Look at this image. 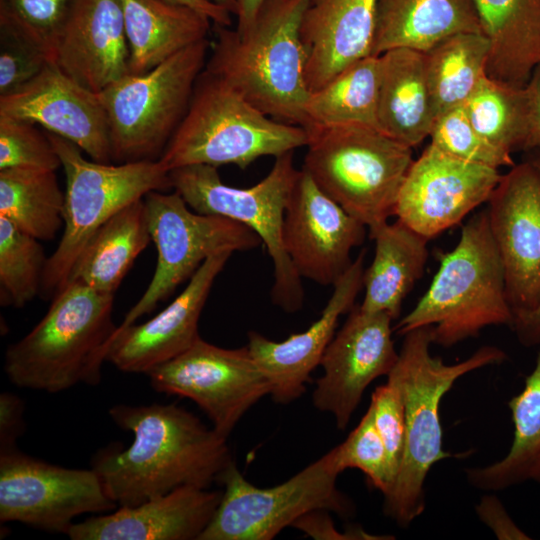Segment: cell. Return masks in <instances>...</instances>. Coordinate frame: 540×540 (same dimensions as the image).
Returning a JSON list of instances; mask_svg holds the SVG:
<instances>
[{
	"label": "cell",
	"instance_id": "cell-1",
	"mask_svg": "<svg viewBox=\"0 0 540 540\" xmlns=\"http://www.w3.org/2000/svg\"><path fill=\"white\" fill-rule=\"evenodd\" d=\"M113 421L134 435L98 451L92 468L117 506H135L184 486L207 489L233 463L227 437L174 404L116 405Z\"/></svg>",
	"mask_w": 540,
	"mask_h": 540
},
{
	"label": "cell",
	"instance_id": "cell-2",
	"mask_svg": "<svg viewBox=\"0 0 540 540\" xmlns=\"http://www.w3.org/2000/svg\"><path fill=\"white\" fill-rule=\"evenodd\" d=\"M309 0H264L244 31L215 26L205 69L265 115L305 126L310 95L301 22Z\"/></svg>",
	"mask_w": 540,
	"mask_h": 540
},
{
	"label": "cell",
	"instance_id": "cell-3",
	"mask_svg": "<svg viewBox=\"0 0 540 540\" xmlns=\"http://www.w3.org/2000/svg\"><path fill=\"white\" fill-rule=\"evenodd\" d=\"M398 359L387 375L399 387L405 407V444L391 491L384 496V513L402 528L425 510L424 483L432 466L453 455L443 450L440 403L465 374L506 359L495 346H483L464 361L445 364L433 357L432 326L407 332Z\"/></svg>",
	"mask_w": 540,
	"mask_h": 540
},
{
	"label": "cell",
	"instance_id": "cell-4",
	"mask_svg": "<svg viewBox=\"0 0 540 540\" xmlns=\"http://www.w3.org/2000/svg\"><path fill=\"white\" fill-rule=\"evenodd\" d=\"M115 294L69 281L39 323L5 353L4 370L17 387L57 393L97 385L117 326Z\"/></svg>",
	"mask_w": 540,
	"mask_h": 540
},
{
	"label": "cell",
	"instance_id": "cell-5",
	"mask_svg": "<svg viewBox=\"0 0 540 540\" xmlns=\"http://www.w3.org/2000/svg\"><path fill=\"white\" fill-rule=\"evenodd\" d=\"M513 318L504 267L484 209L464 224L455 248L440 255L428 290L394 329L403 336L432 326L433 344L451 347L488 326L511 327Z\"/></svg>",
	"mask_w": 540,
	"mask_h": 540
},
{
	"label": "cell",
	"instance_id": "cell-6",
	"mask_svg": "<svg viewBox=\"0 0 540 540\" xmlns=\"http://www.w3.org/2000/svg\"><path fill=\"white\" fill-rule=\"evenodd\" d=\"M303 126L277 121L205 68L188 111L158 159L167 171L205 164L241 169L263 156H280L306 146Z\"/></svg>",
	"mask_w": 540,
	"mask_h": 540
},
{
	"label": "cell",
	"instance_id": "cell-7",
	"mask_svg": "<svg viewBox=\"0 0 540 540\" xmlns=\"http://www.w3.org/2000/svg\"><path fill=\"white\" fill-rule=\"evenodd\" d=\"M304 128L308 140L302 169L319 189L368 230L388 222L413 148L370 126Z\"/></svg>",
	"mask_w": 540,
	"mask_h": 540
},
{
	"label": "cell",
	"instance_id": "cell-8",
	"mask_svg": "<svg viewBox=\"0 0 540 540\" xmlns=\"http://www.w3.org/2000/svg\"><path fill=\"white\" fill-rule=\"evenodd\" d=\"M66 177L64 231L48 257L41 292L54 297L90 237L107 220L151 191L171 188L169 171L159 160L100 163L83 156L72 142L47 132Z\"/></svg>",
	"mask_w": 540,
	"mask_h": 540
},
{
	"label": "cell",
	"instance_id": "cell-9",
	"mask_svg": "<svg viewBox=\"0 0 540 540\" xmlns=\"http://www.w3.org/2000/svg\"><path fill=\"white\" fill-rule=\"evenodd\" d=\"M210 42L201 40L142 74H128L99 93L112 161L158 160L183 121Z\"/></svg>",
	"mask_w": 540,
	"mask_h": 540
},
{
	"label": "cell",
	"instance_id": "cell-10",
	"mask_svg": "<svg viewBox=\"0 0 540 540\" xmlns=\"http://www.w3.org/2000/svg\"><path fill=\"white\" fill-rule=\"evenodd\" d=\"M293 152L275 157L269 173L248 188L226 185L217 167L194 164L169 171L171 188L195 212L222 216L253 230L265 245L274 266L271 297L286 312L301 309L304 290L301 277L284 250V213L300 170Z\"/></svg>",
	"mask_w": 540,
	"mask_h": 540
},
{
	"label": "cell",
	"instance_id": "cell-11",
	"mask_svg": "<svg viewBox=\"0 0 540 540\" xmlns=\"http://www.w3.org/2000/svg\"><path fill=\"white\" fill-rule=\"evenodd\" d=\"M339 474L329 451L282 484L259 488L232 463L219 479L220 503L198 540H270L314 510L347 515L351 505L337 490Z\"/></svg>",
	"mask_w": 540,
	"mask_h": 540
},
{
	"label": "cell",
	"instance_id": "cell-12",
	"mask_svg": "<svg viewBox=\"0 0 540 540\" xmlns=\"http://www.w3.org/2000/svg\"><path fill=\"white\" fill-rule=\"evenodd\" d=\"M144 204L151 241L157 250L156 268L145 292L119 327L134 324L150 313L209 257L224 251L250 250L262 243L242 223L192 212L176 191H151L145 195Z\"/></svg>",
	"mask_w": 540,
	"mask_h": 540
},
{
	"label": "cell",
	"instance_id": "cell-13",
	"mask_svg": "<svg viewBox=\"0 0 540 540\" xmlns=\"http://www.w3.org/2000/svg\"><path fill=\"white\" fill-rule=\"evenodd\" d=\"M117 507L93 468H64L17 448L0 452L1 522L67 534L77 516Z\"/></svg>",
	"mask_w": 540,
	"mask_h": 540
},
{
	"label": "cell",
	"instance_id": "cell-14",
	"mask_svg": "<svg viewBox=\"0 0 540 540\" xmlns=\"http://www.w3.org/2000/svg\"><path fill=\"white\" fill-rule=\"evenodd\" d=\"M146 375L162 393L189 398L225 437L270 383L248 347L225 349L199 337L187 350Z\"/></svg>",
	"mask_w": 540,
	"mask_h": 540
},
{
	"label": "cell",
	"instance_id": "cell-15",
	"mask_svg": "<svg viewBox=\"0 0 540 540\" xmlns=\"http://www.w3.org/2000/svg\"><path fill=\"white\" fill-rule=\"evenodd\" d=\"M487 204L513 317L532 312L540 306V170L525 159L515 164Z\"/></svg>",
	"mask_w": 540,
	"mask_h": 540
},
{
	"label": "cell",
	"instance_id": "cell-16",
	"mask_svg": "<svg viewBox=\"0 0 540 540\" xmlns=\"http://www.w3.org/2000/svg\"><path fill=\"white\" fill-rule=\"evenodd\" d=\"M501 175L497 168L457 159L429 144L407 171L394 216L433 239L487 203Z\"/></svg>",
	"mask_w": 540,
	"mask_h": 540
},
{
	"label": "cell",
	"instance_id": "cell-17",
	"mask_svg": "<svg viewBox=\"0 0 540 540\" xmlns=\"http://www.w3.org/2000/svg\"><path fill=\"white\" fill-rule=\"evenodd\" d=\"M365 235L366 226L301 169L282 226L284 250L300 277L333 286L351 265V252L362 245Z\"/></svg>",
	"mask_w": 540,
	"mask_h": 540
},
{
	"label": "cell",
	"instance_id": "cell-18",
	"mask_svg": "<svg viewBox=\"0 0 540 540\" xmlns=\"http://www.w3.org/2000/svg\"><path fill=\"white\" fill-rule=\"evenodd\" d=\"M392 320L385 312L370 313L354 306L321 358L323 375L316 381L313 403L332 414L341 430L347 427L368 385L388 375L397 362Z\"/></svg>",
	"mask_w": 540,
	"mask_h": 540
},
{
	"label": "cell",
	"instance_id": "cell-19",
	"mask_svg": "<svg viewBox=\"0 0 540 540\" xmlns=\"http://www.w3.org/2000/svg\"><path fill=\"white\" fill-rule=\"evenodd\" d=\"M0 115L38 124L72 142L96 162H113L99 93L85 88L54 63L19 89L0 96Z\"/></svg>",
	"mask_w": 540,
	"mask_h": 540
},
{
	"label": "cell",
	"instance_id": "cell-20",
	"mask_svg": "<svg viewBox=\"0 0 540 540\" xmlns=\"http://www.w3.org/2000/svg\"><path fill=\"white\" fill-rule=\"evenodd\" d=\"M233 252L203 262L185 289L161 312L139 324L119 327L106 361L130 373H148L187 350L200 336L198 322L212 285Z\"/></svg>",
	"mask_w": 540,
	"mask_h": 540
},
{
	"label": "cell",
	"instance_id": "cell-21",
	"mask_svg": "<svg viewBox=\"0 0 540 540\" xmlns=\"http://www.w3.org/2000/svg\"><path fill=\"white\" fill-rule=\"evenodd\" d=\"M366 249L352 261L333 285L321 316L301 333L276 342L257 332L248 334V349L270 383V395L278 403H289L305 392L311 372L335 335L339 317L350 312L363 287Z\"/></svg>",
	"mask_w": 540,
	"mask_h": 540
},
{
	"label": "cell",
	"instance_id": "cell-22",
	"mask_svg": "<svg viewBox=\"0 0 540 540\" xmlns=\"http://www.w3.org/2000/svg\"><path fill=\"white\" fill-rule=\"evenodd\" d=\"M53 63L95 93L130 74L121 0H76L55 44Z\"/></svg>",
	"mask_w": 540,
	"mask_h": 540
},
{
	"label": "cell",
	"instance_id": "cell-23",
	"mask_svg": "<svg viewBox=\"0 0 540 540\" xmlns=\"http://www.w3.org/2000/svg\"><path fill=\"white\" fill-rule=\"evenodd\" d=\"M222 492L184 486L135 506L74 523L72 540H198L212 520Z\"/></svg>",
	"mask_w": 540,
	"mask_h": 540
},
{
	"label": "cell",
	"instance_id": "cell-24",
	"mask_svg": "<svg viewBox=\"0 0 540 540\" xmlns=\"http://www.w3.org/2000/svg\"><path fill=\"white\" fill-rule=\"evenodd\" d=\"M378 0H309L301 22L306 81L312 93L372 55Z\"/></svg>",
	"mask_w": 540,
	"mask_h": 540
},
{
	"label": "cell",
	"instance_id": "cell-25",
	"mask_svg": "<svg viewBox=\"0 0 540 540\" xmlns=\"http://www.w3.org/2000/svg\"><path fill=\"white\" fill-rule=\"evenodd\" d=\"M482 33L474 0H378L372 55L427 52L458 33Z\"/></svg>",
	"mask_w": 540,
	"mask_h": 540
},
{
	"label": "cell",
	"instance_id": "cell-26",
	"mask_svg": "<svg viewBox=\"0 0 540 540\" xmlns=\"http://www.w3.org/2000/svg\"><path fill=\"white\" fill-rule=\"evenodd\" d=\"M488 40L486 76L525 86L540 65V0H474Z\"/></svg>",
	"mask_w": 540,
	"mask_h": 540
},
{
	"label": "cell",
	"instance_id": "cell-27",
	"mask_svg": "<svg viewBox=\"0 0 540 540\" xmlns=\"http://www.w3.org/2000/svg\"><path fill=\"white\" fill-rule=\"evenodd\" d=\"M380 56L378 129L411 148L430 136L436 120L425 54L395 48Z\"/></svg>",
	"mask_w": 540,
	"mask_h": 540
},
{
	"label": "cell",
	"instance_id": "cell-28",
	"mask_svg": "<svg viewBox=\"0 0 540 540\" xmlns=\"http://www.w3.org/2000/svg\"><path fill=\"white\" fill-rule=\"evenodd\" d=\"M130 74H142L207 38L211 20L170 0H121Z\"/></svg>",
	"mask_w": 540,
	"mask_h": 540
},
{
	"label": "cell",
	"instance_id": "cell-29",
	"mask_svg": "<svg viewBox=\"0 0 540 540\" xmlns=\"http://www.w3.org/2000/svg\"><path fill=\"white\" fill-rule=\"evenodd\" d=\"M464 105L477 131L498 148L540 150V65L522 87L484 77Z\"/></svg>",
	"mask_w": 540,
	"mask_h": 540
},
{
	"label": "cell",
	"instance_id": "cell-30",
	"mask_svg": "<svg viewBox=\"0 0 540 540\" xmlns=\"http://www.w3.org/2000/svg\"><path fill=\"white\" fill-rule=\"evenodd\" d=\"M375 241L371 264L364 270L365 312H385L397 319L402 304L414 284L424 274L428 259V239L399 220L369 230Z\"/></svg>",
	"mask_w": 540,
	"mask_h": 540
},
{
	"label": "cell",
	"instance_id": "cell-31",
	"mask_svg": "<svg viewBox=\"0 0 540 540\" xmlns=\"http://www.w3.org/2000/svg\"><path fill=\"white\" fill-rule=\"evenodd\" d=\"M151 242L144 198L117 212L85 244L68 281L115 294L136 258Z\"/></svg>",
	"mask_w": 540,
	"mask_h": 540
},
{
	"label": "cell",
	"instance_id": "cell-32",
	"mask_svg": "<svg viewBox=\"0 0 540 540\" xmlns=\"http://www.w3.org/2000/svg\"><path fill=\"white\" fill-rule=\"evenodd\" d=\"M514 437L499 461L465 470L468 482L483 491H500L526 481L540 480V352L523 390L509 403Z\"/></svg>",
	"mask_w": 540,
	"mask_h": 540
},
{
	"label": "cell",
	"instance_id": "cell-33",
	"mask_svg": "<svg viewBox=\"0 0 540 540\" xmlns=\"http://www.w3.org/2000/svg\"><path fill=\"white\" fill-rule=\"evenodd\" d=\"M379 87L380 56L369 55L352 63L310 93L304 127L364 125L378 129Z\"/></svg>",
	"mask_w": 540,
	"mask_h": 540
},
{
	"label": "cell",
	"instance_id": "cell-34",
	"mask_svg": "<svg viewBox=\"0 0 540 540\" xmlns=\"http://www.w3.org/2000/svg\"><path fill=\"white\" fill-rule=\"evenodd\" d=\"M65 192L55 170H0V217L38 240L54 239L64 225Z\"/></svg>",
	"mask_w": 540,
	"mask_h": 540
},
{
	"label": "cell",
	"instance_id": "cell-35",
	"mask_svg": "<svg viewBox=\"0 0 540 540\" xmlns=\"http://www.w3.org/2000/svg\"><path fill=\"white\" fill-rule=\"evenodd\" d=\"M488 40L482 33L452 35L425 52V69L436 119L463 105L486 77Z\"/></svg>",
	"mask_w": 540,
	"mask_h": 540
},
{
	"label": "cell",
	"instance_id": "cell-36",
	"mask_svg": "<svg viewBox=\"0 0 540 540\" xmlns=\"http://www.w3.org/2000/svg\"><path fill=\"white\" fill-rule=\"evenodd\" d=\"M48 257L39 240L0 217V298L23 307L41 292Z\"/></svg>",
	"mask_w": 540,
	"mask_h": 540
},
{
	"label": "cell",
	"instance_id": "cell-37",
	"mask_svg": "<svg viewBox=\"0 0 540 540\" xmlns=\"http://www.w3.org/2000/svg\"><path fill=\"white\" fill-rule=\"evenodd\" d=\"M76 0H0V30L42 49L53 63L57 39Z\"/></svg>",
	"mask_w": 540,
	"mask_h": 540
},
{
	"label": "cell",
	"instance_id": "cell-38",
	"mask_svg": "<svg viewBox=\"0 0 540 540\" xmlns=\"http://www.w3.org/2000/svg\"><path fill=\"white\" fill-rule=\"evenodd\" d=\"M429 137L430 145L457 159L497 169L515 165L512 154L493 145L477 131L464 104L440 115Z\"/></svg>",
	"mask_w": 540,
	"mask_h": 540
},
{
	"label": "cell",
	"instance_id": "cell-39",
	"mask_svg": "<svg viewBox=\"0 0 540 540\" xmlns=\"http://www.w3.org/2000/svg\"><path fill=\"white\" fill-rule=\"evenodd\" d=\"M330 451L339 473L347 468H357L367 476L376 489L382 492L383 496L392 489L394 480L370 405L346 440Z\"/></svg>",
	"mask_w": 540,
	"mask_h": 540
},
{
	"label": "cell",
	"instance_id": "cell-40",
	"mask_svg": "<svg viewBox=\"0 0 540 540\" xmlns=\"http://www.w3.org/2000/svg\"><path fill=\"white\" fill-rule=\"evenodd\" d=\"M36 124L0 115V170L41 168L56 170L61 166L47 132Z\"/></svg>",
	"mask_w": 540,
	"mask_h": 540
},
{
	"label": "cell",
	"instance_id": "cell-41",
	"mask_svg": "<svg viewBox=\"0 0 540 540\" xmlns=\"http://www.w3.org/2000/svg\"><path fill=\"white\" fill-rule=\"evenodd\" d=\"M370 406L395 483L403 456L406 431L404 401L398 385L388 378L386 384L378 386L372 393Z\"/></svg>",
	"mask_w": 540,
	"mask_h": 540
},
{
	"label": "cell",
	"instance_id": "cell-42",
	"mask_svg": "<svg viewBox=\"0 0 540 540\" xmlns=\"http://www.w3.org/2000/svg\"><path fill=\"white\" fill-rule=\"evenodd\" d=\"M49 63L52 62L42 49L0 30V96L31 81Z\"/></svg>",
	"mask_w": 540,
	"mask_h": 540
},
{
	"label": "cell",
	"instance_id": "cell-43",
	"mask_svg": "<svg viewBox=\"0 0 540 540\" xmlns=\"http://www.w3.org/2000/svg\"><path fill=\"white\" fill-rule=\"evenodd\" d=\"M476 513L500 540L531 539L511 519L501 501L494 495H485L475 507Z\"/></svg>",
	"mask_w": 540,
	"mask_h": 540
},
{
	"label": "cell",
	"instance_id": "cell-44",
	"mask_svg": "<svg viewBox=\"0 0 540 540\" xmlns=\"http://www.w3.org/2000/svg\"><path fill=\"white\" fill-rule=\"evenodd\" d=\"M328 510H314L300 517L293 527L303 531L314 539L343 540V539H391L392 537H375L363 531L362 528H350L341 533L336 530Z\"/></svg>",
	"mask_w": 540,
	"mask_h": 540
},
{
	"label": "cell",
	"instance_id": "cell-45",
	"mask_svg": "<svg viewBox=\"0 0 540 540\" xmlns=\"http://www.w3.org/2000/svg\"><path fill=\"white\" fill-rule=\"evenodd\" d=\"M24 404L15 394L0 395V452L16 448V440L24 431Z\"/></svg>",
	"mask_w": 540,
	"mask_h": 540
},
{
	"label": "cell",
	"instance_id": "cell-46",
	"mask_svg": "<svg viewBox=\"0 0 540 540\" xmlns=\"http://www.w3.org/2000/svg\"><path fill=\"white\" fill-rule=\"evenodd\" d=\"M524 159L540 170V150L526 152ZM511 328L522 345L531 347L540 344V306L532 312L514 317Z\"/></svg>",
	"mask_w": 540,
	"mask_h": 540
},
{
	"label": "cell",
	"instance_id": "cell-47",
	"mask_svg": "<svg viewBox=\"0 0 540 540\" xmlns=\"http://www.w3.org/2000/svg\"><path fill=\"white\" fill-rule=\"evenodd\" d=\"M207 16L214 25L231 26V13L224 7L217 5L209 0H170Z\"/></svg>",
	"mask_w": 540,
	"mask_h": 540
},
{
	"label": "cell",
	"instance_id": "cell-48",
	"mask_svg": "<svg viewBox=\"0 0 540 540\" xmlns=\"http://www.w3.org/2000/svg\"><path fill=\"white\" fill-rule=\"evenodd\" d=\"M264 0H236L237 31L247 29L255 19Z\"/></svg>",
	"mask_w": 540,
	"mask_h": 540
},
{
	"label": "cell",
	"instance_id": "cell-49",
	"mask_svg": "<svg viewBox=\"0 0 540 540\" xmlns=\"http://www.w3.org/2000/svg\"><path fill=\"white\" fill-rule=\"evenodd\" d=\"M217 5L226 8L232 15L236 14V0H209Z\"/></svg>",
	"mask_w": 540,
	"mask_h": 540
},
{
	"label": "cell",
	"instance_id": "cell-50",
	"mask_svg": "<svg viewBox=\"0 0 540 540\" xmlns=\"http://www.w3.org/2000/svg\"><path fill=\"white\" fill-rule=\"evenodd\" d=\"M538 483H540V480H539V482H538Z\"/></svg>",
	"mask_w": 540,
	"mask_h": 540
}]
</instances>
